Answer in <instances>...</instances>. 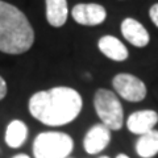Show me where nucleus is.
<instances>
[{
    "label": "nucleus",
    "mask_w": 158,
    "mask_h": 158,
    "mask_svg": "<svg viewBox=\"0 0 158 158\" xmlns=\"http://www.w3.org/2000/svg\"><path fill=\"white\" fill-rule=\"evenodd\" d=\"M28 137V127L21 120H13L8 124L6 131V142L9 148H20Z\"/></svg>",
    "instance_id": "nucleus-13"
},
{
    "label": "nucleus",
    "mask_w": 158,
    "mask_h": 158,
    "mask_svg": "<svg viewBox=\"0 0 158 158\" xmlns=\"http://www.w3.org/2000/svg\"><path fill=\"white\" fill-rule=\"evenodd\" d=\"M158 123V113L153 110H142L136 111L128 117L127 128L129 132L135 135H144L149 131L154 129L156 124Z\"/></svg>",
    "instance_id": "nucleus-9"
},
{
    "label": "nucleus",
    "mask_w": 158,
    "mask_h": 158,
    "mask_svg": "<svg viewBox=\"0 0 158 158\" xmlns=\"http://www.w3.org/2000/svg\"><path fill=\"white\" fill-rule=\"evenodd\" d=\"M71 16L74 21L81 25L95 27L100 25L107 19L106 8L96 3H79L71 9Z\"/></svg>",
    "instance_id": "nucleus-6"
},
{
    "label": "nucleus",
    "mask_w": 158,
    "mask_h": 158,
    "mask_svg": "<svg viewBox=\"0 0 158 158\" xmlns=\"http://www.w3.org/2000/svg\"><path fill=\"white\" fill-rule=\"evenodd\" d=\"M98 48L107 58L116 62H123L129 57V52L120 40L113 36H103L98 41Z\"/></svg>",
    "instance_id": "nucleus-10"
},
{
    "label": "nucleus",
    "mask_w": 158,
    "mask_h": 158,
    "mask_svg": "<svg viewBox=\"0 0 158 158\" xmlns=\"http://www.w3.org/2000/svg\"><path fill=\"white\" fill-rule=\"evenodd\" d=\"M136 152L142 158H152L158 153V131L152 129L141 135L136 142Z\"/></svg>",
    "instance_id": "nucleus-12"
},
{
    "label": "nucleus",
    "mask_w": 158,
    "mask_h": 158,
    "mask_svg": "<svg viewBox=\"0 0 158 158\" xmlns=\"http://www.w3.org/2000/svg\"><path fill=\"white\" fill-rule=\"evenodd\" d=\"M34 44V31L25 13L13 4L0 0V52L27 53Z\"/></svg>",
    "instance_id": "nucleus-2"
},
{
    "label": "nucleus",
    "mask_w": 158,
    "mask_h": 158,
    "mask_svg": "<svg viewBox=\"0 0 158 158\" xmlns=\"http://www.w3.org/2000/svg\"><path fill=\"white\" fill-rule=\"evenodd\" d=\"M46 20L54 28L65 25L69 16L67 0H45Z\"/></svg>",
    "instance_id": "nucleus-11"
},
{
    "label": "nucleus",
    "mask_w": 158,
    "mask_h": 158,
    "mask_svg": "<svg viewBox=\"0 0 158 158\" xmlns=\"http://www.w3.org/2000/svg\"><path fill=\"white\" fill-rule=\"evenodd\" d=\"M116 158H129V157H128L127 154H123V153H121V154H118Z\"/></svg>",
    "instance_id": "nucleus-17"
},
{
    "label": "nucleus",
    "mask_w": 158,
    "mask_h": 158,
    "mask_svg": "<svg viewBox=\"0 0 158 158\" xmlns=\"http://www.w3.org/2000/svg\"><path fill=\"white\" fill-rule=\"evenodd\" d=\"M111 141V131L104 124H96L86 133L83 146L88 154H98L104 150Z\"/></svg>",
    "instance_id": "nucleus-7"
},
{
    "label": "nucleus",
    "mask_w": 158,
    "mask_h": 158,
    "mask_svg": "<svg viewBox=\"0 0 158 158\" xmlns=\"http://www.w3.org/2000/svg\"><path fill=\"white\" fill-rule=\"evenodd\" d=\"M13 158H31V157L27 156V154H17V156H15Z\"/></svg>",
    "instance_id": "nucleus-16"
},
{
    "label": "nucleus",
    "mask_w": 158,
    "mask_h": 158,
    "mask_svg": "<svg viewBox=\"0 0 158 158\" xmlns=\"http://www.w3.org/2000/svg\"><path fill=\"white\" fill-rule=\"evenodd\" d=\"M94 107L102 124L110 131L121 129L124 124V111L115 92L107 88H99L94 96Z\"/></svg>",
    "instance_id": "nucleus-4"
},
{
    "label": "nucleus",
    "mask_w": 158,
    "mask_h": 158,
    "mask_svg": "<svg viewBox=\"0 0 158 158\" xmlns=\"http://www.w3.org/2000/svg\"><path fill=\"white\" fill-rule=\"evenodd\" d=\"M99 158H110V157H106V156H103V157H99Z\"/></svg>",
    "instance_id": "nucleus-18"
},
{
    "label": "nucleus",
    "mask_w": 158,
    "mask_h": 158,
    "mask_svg": "<svg viewBox=\"0 0 158 158\" xmlns=\"http://www.w3.org/2000/svg\"><path fill=\"white\" fill-rule=\"evenodd\" d=\"M121 34L129 44L137 48H145L150 41V36L145 27L136 19L127 17L121 23Z\"/></svg>",
    "instance_id": "nucleus-8"
},
{
    "label": "nucleus",
    "mask_w": 158,
    "mask_h": 158,
    "mask_svg": "<svg viewBox=\"0 0 158 158\" xmlns=\"http://www.w3.org/2000/svg\"><path fill=\"white\" fill-rule=\"evenodd\" d=\"M149 16H150V20L153 21V24L158 28V3L153 4L149 9Z\"/></svg>",
    "instance_id": "nucleus-14"
},
{
    "label": "nucleus",
    "mask_w": 158,
    "mask_h": 158,
    "mask_svg": "<svg viewBox=\"0 0 158 158\" xmlns=\"http://www.w3.org/2000/svg\"><path fill=\"white\" fill-rule=\"evenodd\" d=\"M112 86L123 99L132 103L144 100L148 92L145 83L140 78L127 73H121L113 77Z\"/></svg>",
    "instance_id": "nucleus-5"
},
{
    "label": "nucleus",
    "mask_w": 158,
    "mask_h": 158,
    "mask_svg": "<svg viewBox=\"0 0 158 158\" xmlns=\"http://www.w3.org/2000/svg\"><path fill=\"white\" fill-rule=\"evenodd\" d=\"M73 149V138L63 132H42L33 142L34 158H67Z\"/></svg>",
    "instance_id": "nucleus-3"
},
{
    "label": "nucleus",
    "mask_w": 158,
    "mask_h": 158,
    "mask_svg": "<svg viewBox=\"0 0 158 158\" xmlns=\"http://www.w3.org/2000/svg\"><path fill=\"white\" fill-rule=\"evenodd\" d=\"M82 96L71 87L58 86L38 91L29 99V112L36 120L49 127L70 124L82 111Z\"/></svg>",
    "instance_id": "nucleus-1"
},
{
    "label": "nucleus",
    "mask_w": 158,
    "mask_h": 158,
    "mask_svg": "<svg viewBox=\"0 0 158 158\" xmlns=\"http://www.w3.org/2000/svg\"><path fill=\"white\" fill-rule=\"evenodd\" d=\"M8 92V87H7V82L4 81V78L0 75V100H3L6 98Z\"/></svg>",
    "instance_id": "nucleus-15"
}]
</instances>
